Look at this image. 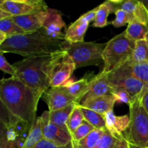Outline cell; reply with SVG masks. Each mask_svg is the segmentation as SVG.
Instances as JSON below:
<instances>
[{
  "label": "cell",
  "instance_id": "6da1fadb",
  "mask_svg": "<svg viewBox=\"0 0 148 148\" xmlns=\"http://www.w3.org/2000/svg\"><path fill=\"white\" fill-rule=\"evenodd\" d=\"M41 95L15 77L3 78L0 82V101L11 115L31 126L36 121V111Z\"/></svg>",
  "mask_w": 148,
  "mask_h": 148
},
{
  "label": "cell",
  "instance_id": "7a4b0ae2",
  "mask_svg": "<svg viewBox=\"0 0 148 148\" xmlns=\"http://www.w3.org/2000/svg\"><path fill=\"white\" fill-rule=\"evenodd\" d=\"M54 53L27 56L13 64L16 77L39 94L50 88L51 74Z\"/></svg>",
  "mask_w": 148,
  "mask_h": 148
},
{
  "label": "cell",
  "instance_id": "3957f363",
  "mask_svg": "<svg viewBox=\"0 0 148 148\" xmlns=\"http://www.w3.org/2000/svg\"><path fill=\"white\" fill-rule=\"evenodd\" d=\"M64 42L50 38L39 30L8 38L0 44V52L17 53L24 57L52 54L62 51Z\"/></svg>",
  "mask_w": 148,
  "mask_h": 148
},
{
  "label": "cell",
  "instance_id": "277c9868",
  "mask_svg": "<svg viewBox=\"0 0 148 148\" xmlns=\"http://www.w3.org/2000/svg\"><path fill=\"white\" fill-rule=\"evenodd\" d=\"M136 41L129 38L124 30L106 43L103 52V69L102 72L109 74L129 62L131 58Z\"/></svg>",
  "mask_w": 148,
  "mask_h": 148
},
{
  "label": "cell",
  "instance_id": "5b68a950",
  "mask_svg": "<svg viewBox=\"0 0 148 148\" xmlns=\"http://www.w3.org/2000/svg\"><path fill=\"white\" fill-rule=\"evenodd\" d=\"M1 148H23L33 126L13 116L1 104Z\"/></svg>",
  "mask_w": 148,
  "mask_h": 148
},
{
  "label": "cell",
  "instance_id": "8992f818",
  "mask_svg": "<svg viewBox=\"0 0 148 148\" xmlns=\"http://www.w3.org/2000/svg\"><path fill=\"white\" fill-rule=\"evenodd\" d=\"M130 124L123 134L130 144L148 148V114L142 104L141 98H136L130 106Z\"/></svg>",
  "mask_w": 148,
  "mask_h": 148
},
{
  "label": "cell",
  "instance_id": "52a82bcc",
  "mask_svg": "<svg viewBox=\"0 0 148 148\" xmlns=\"http://www.w3.org/2000/svg\"><path fill=\"white\" fill-rule=\"evenodd\" d=\"M106 43L95 42H78L69 43L65 41L63 49L75 62L77 69L88 66H96L103 63V52Z\"/></svg>",
  "mask_w": 148,
  "mask_h": 148
},
{
  "label": "cell",
  "instance_id": "ba28073f",
  "mask_svg": "<svg viewBox=\"0 0 148 148\" xmlns=\"http://www.w3.org/2000/svg\"><path fill=\"white\" fill-rule=\"evenodd\" d=\"M111 88L128 92L133 98H143L148 91V86L133 76L125 64L108 74Z\"/></svg>",
  "mask_w": 148,
  "mask_h": 148
},
{
  "label": "cell",
  "instance_id": "9c48e42d",
  "mask_svg": "<svg viewBox=\"0 0 148 148\" xmlns=\"http://www.w3.org/2000/svg\"><path fill=\"white\" fill-rule=\"evenodd\" d=\"M77 67L71 56L65 51L54 53L51 74L50 88L59 87L67 82Z\"/></svg>",
  "mask_w": 148,
  "mask_h": 148
},
{
  "label": "cell",
  "instance_id": "30bf717a",
  "mask_svg": "<svg viewBox=\"0 0 148 148\" xmlns=\"http://www.w3.org/2000/svg\"><path fill=\"white\" fill-rule=\"evenodd\" d=\"M0 10L12 16H20L46 11L49 7L42 0H1Z\"/></svg>",
  "mask_w": 148,
  "mask_h": 148
},
{
  "label": "cell",
  "instance_id": "8fae6325",
  "mask_svg": "<svg viewBox=\"0 0 148 148\" xmlns=\"http://www.w3.org/2000/svg\"><path fill=\"white\" fill-rule=\"evenodd\" d=\"M40 119L44 140L58 146H66L72 143V135L69 132L51 122L49 119V111H44Z\"/></svg>",
  "mask_w": 148,
  "mask_h": 148
},
{
  "label": "cell",
  "instance_id": "7c38bea8",
  "mask_svg": "<svg viewBox=\"0 0 148 148\" xmlns=\"http://www.w3.org/2000/svg\"><path fill=\"white\" fill-rule=\"evenodd\" d=\"M98 8V7H97L87 12L69 25L65 34V41L69 43L84 41V37L90 23L95 21Z\"/></svg>",
  "mask_w": 148,
  "mask_h": 148
},
{
  "label": "cell",
  "instance_id": "4fadbf2b",
  "mask_svg": "<svg viewBox=\"0 0 148 148\" xmlns=\"http://www.w3.org/2000/svg\"><path fill=\"white\" fill-rule=\"evenodd\" d=\"M42 96L49 106V111L62 109L76 104V100L63 85L49 88Z\"/></svg>",
  "mask_w": 148,
  "mask_h": 148
},
{
  "label": "cell",
  "instance_id": "5bb4252c",
  "mask_svg": "<svg viewBox=\"0 0 148 148\" xmlns=\"http://www.w3.org/2000/svg\"><path fill=\"white\" fill-rule=\"evenodd\" d=\"M66 29L62 13L54 9L49 8V15L40 30L50 38L64 40Z\"/></svg>",
  "mask_w": 148,
  "mask_h": 148
},
{
  "label": "cell",
  "instance_id": "9a60e30c",
  "mask_svg": "<svg viewBox=\"0 0 148 148\" xmlns=\"http://www.w3.org/2000/svg\"><path fill=\"white\" fill-rule=\"evenodd\" d=\"M96 75L93 72L85 74V76L80 79L73 81L69 79L63 85L67 89L69 93L75 98L77 105H79L86 94L89 92L92 86V82Z\"/></svg>",
  "mask_w": 148,
  "mask_h": 148
},
{
  "label": "cell",
  "instance_id": "2e32d148",
  "mask_svg": "<svg viewBox=\"0 0 148 148\" xmlns=\"http://www.w3.org/2000/svg\"><path fill=\"white\" fill-rule=\"evenodd\" d=\"M48 15L49 10L26 15L12 16L10 19L25 32L32 33L41 29Z\"/></svg>",
  "mask_w": 148,
  "mask_h": 148
},
{
  "label": "cell",
  "instance_id": "e0dca14e",
  "mask_svg": "<svg viewBox=\"0 0 148 148\" xmlns=\"http://www.w3.org/2000/svg\"><path fill=\"white\" fill-rule=\"evenodd\" d=\"M106 129L112 135L117 138L123 137V134L127 131L130 124V116L127 115L116 116L114 111H110L104 114Z\"/></svg>",
  "mask_w": 148,
  "mask_h": 148
},
{
  "label": "cell",
  "instance_id": "ac0fdd59",
  "mask_svg": "<svg viewBox=\"0 0 148 148\" xmlns=\"http://www.w3.org/2000/svg\"><path fill=\"white\" fill-rule=\"evenodd\" d=\"M116 102V100L115 97L112 94H108L82 101L79 105L84 108H88L98 114L104 115L108 111H112Z\"/></svg>",
  "mask_w": 148,
  "mask_h": 148
},
{
  "label": "cell",
  "instance_id": "d6986e66",
  "mask_svg": "<svg viewBox=\"0 0 148 148\" xmlns=\"http://www.w3.org/2000/svg\"><path fill=\"white\" fill-rule=\"evenodd\" d=\"M111 90L112 88L108 80V74L101 72L96 75L92 82L90 90L83 98V101L111 94Z\"/></svg>",
  "mask_w": 148,
  "mask_h": 148
},
{
  "label": "cell",
  "instance_id": "ffe728a7",
  "mask_svg": "<svg viewBox=\"0 0 148 148\" xmlns=\"http://www.w3.org/2000/svg\"><path fill=\"white\" fill-rule=\"evenodd\" d=\"M76 106L77 105H75V104H73V105L69 106L66 108L57 110V111H49V120H50L51 122L56 124V126H58L60 128L69 132L67 130V127H66V123H67L68 119H69V116L71 115L72 111H73Z\"/></svg>",
  "mask_w": 148,
  "mask_h": 148
},
{
  "label": "cell",
  "instance_id": "44dd1931",
  "mask_svg": "<svg viewBox=\"0 0 148 148\" xmlns=\"http://www.w3.org/2000/svg\"><path fill=\"white\" fill-rule=\"evenodd\" d=\"M126 35L131 40L137 41L145 40L148 33V26L133 19L125 30Z\"/></svg>",
  "mask_w": 148,
  "mask_h": 148
},
{
  "label": "cell",
  "instance_id": "7402d4cb",
  "mask_svg": "<svg viewBox=\"0 0 148 148\" xmlns=\"http://www.w3.org/2000/svg\"><path fill=\"white\" fill-rule=\"evenodd\" d=\"M148 62V45L147 41L140 40L136 41L135 48L131 58L127 62L130 64Z\"/></svg>",
  "mask_w": 148,
  "mask_h": 148
},
{
  "label": "cell",
  "instance_id": "603a6c76",
  "mask_svg": "<svg viewBox=\"0 0 148 148\" xmlns=\"http://www.w3.org/2000/svg\"><path fill=\"white\" fill-rule=\"evenodd\" d=\"M43 130L40 117L36 119V123L27 136L23 148H35L36 145L43 140Z\"/></svg>",
  "mask_w": 148,
  "mask_h": 148
},
{
  "label": "cell",
  "instance_id": "cb8c5ba5",
  "mask_svg": "<svg viewBox=\"0 0 148 148\" xmlns=\"http://www.w3.org/2000/svg\"><path fill=\"white\" fill-rule=\"evenodd\" d=\"M80 109L83 114L85 121H88L89 124L93 126L95 129L98 130H106V124L104 115L100 114L95 111L84 108L79 105Z\"/></svg>",
  "mask_w": 148,
  "mask_h": 148
},
{
  "label": "cell",
  "instance_id": "d4e9b609",
  "mask_svg": "<svg viewBox=\"0 0 148 148\" xmlns=\"http://www.w3.org/2000/svg\"><path fill=\"white\" fill-rule=\"evenodd\" d=\"M112 12V7L109 0L101 4V5L98 6L95 21L93 22L92 26L97 27H103L109 25L107 19L108 14Z\"/></svg>",
  "mask_w": 148,
  "mask_h": 148
},
{
  "label": "cell",
  "instance_id": "484cf974",
  "mask_svg": "<svg viewBox=\"0 0 148 148\" xmlns=\"http://www.w3.org/2000/svg\"><path fill=\"white\" fill-rule=\"evenodd\" d=\"M105 130L95 129L85 138L81 140L78 143H72L74 148H94L103 134Z\"/></svg>",
  "mask_w": 148,
  "mask_h": 148
},
{
  "label": "cell",
  "instance_id": "4316f807",
  "mask_svg": "<svg viewBox=\"0 0 148 148\" xmlns=\"http://www.w3.org/2000/svg\"><path fill=\"white\" fill-rule=\"evenodd\" d=\"M125 66L133 76L148 86V62L134 64L126 63Z\"/></svg>",
  "mask_w": 148,
  "mask_h": 148
},
{
  "label": "cell",
  "instance_id": "83f0119b",
  "mask_svg": "<svg viewBox=\"0 0 148 148\" xmlns=\"http://www.w3.org/2000/svg\"><path fill=\"white\" fill-rule=\"evenodd\" d=\"M84 121H85V118L79 105H77L72 111L71 115L69 116V119L66 123V127L71 135L77 130L78 127L83 124Z\"/></svg>",
  "mask_w": 148,
  "mask_h": 148
},
{
  "label": "cell",
  "instance_id": "f1b7e54d",
  "mask_svg": "<svg viewBox=\"0 0 148 148\" xmlns=\"http://www.w3.org/2000/svg\"><path fill=\"white\" fill-rule=\"evenodd\" d=\"M0 31L3 32L7 36V38L12 36L27 33V32L19 27L10 18L0 20Z\"/></svg>",
  "mask_w": 148,
  "mask_h": 148
},
{
  "label": "cell",
  "instance_id": "f546056e",
  "mask_svg": "<svg viewBox=\"0 0 148 148\" xmlns=\"http://www.w3.org/2000/svg\"><path fill=\"white\" fill-rule=\"evenodd\" d=\"M116 18L111 22V24L116 27H120L129 24L134 19L132 14L122 10H118L115 12Z\"/></svg>",
  "mask_w": 148,
  "mask_h": 148
},
{
  "label": "cell",
  "instance_id": "4dcf8cb0",
  "mask_svg": "<svg viewBox=\"0 0 148 148\" xmlns=\"http://www.w3.org/2000/svg\"><path fill=\"white\" fill-rule=\"evenodd\" d=\"M95 127L91 125L88 121H85L83 124L77 128V130L72 134V143H76L85 138L87 135L90 134L91 132L95 130Z\"/></svg>",
  "mask_w": 148,
  "mask_h": 148
},
{
  "label": "cell",
  "instance_id": "1f68e13d",
  "mask_svg": "<svg viewBox=\"0 0 148 148\" xmlns=\"http://www.w3.org/2000/svg\"><path fill=\"white\" fill-rule=\"evenodd\" d=\"M119 139L112 135L106 129L94 148H114Z\"/></svg>",
  "mask_w": 148,
  "mask_h": 148
},
{
  "label": "cell",
  "instance_id": "d6a6232c",
  "mask_svg": "<svg viewBox=\"0 0 148 148\" xmlns=\"http://www.w3.org/2000/svg\"><path fill=\"white\" fill-rule=\"evenodd\" d=\"M111 94H112L115 97L116 102L124 103L128 104L129 106L132 103L136 98H133L128 92L120 89H113L111 90Z\"/></svg>",
  "mask_w": 148,
  "mask_h": 148
},
{
  "label": "cell",
  "instance_id": "836d02e7",
  "mask_svg": "<svg viewBox=\"0 0 148 148\" xmlns=\"http://www.w3.org/2000/svg\"><path fill=\"white\" fill-rule=\"evenodd\" d=\"M133 16L134 20L148 26V10L142 1L139 2L137 9L133 13Z\"/></svg>",
  "mask_w": 148,
  "mask_h": 148
},
{
  "label": "cell",
  "instance_id": "e575fe53",
  "mask_svg": "<svg viewBox=\"0 0 148 148\" xmlns=\"http://www.w3.org/2000/svg\"><path fill=\"white\" fill-rule=\"evenodd\" d=\"M0 69L4 73H7L12 75V77H16V70L13 65H11L5 57L4 56V53L0 52Z\"/></svg>",
  "mask_w": 148,
  "mask_h": 148
},
{
  "label": "cell",
  "instance_id": "d590c367",
  "mask_svg": "<svg viewBox=\"0 0 148 148\" xmlns=\"http://www.w3.org/2000/svg\"><path fill=\"white\" fill-rule=\"evenodd\" d=\"M35 148H74V147L72 143L67 145L66 146H58L56 145L53 144V143H51V142L43 139V140H41V141L35 147Z\"/></svg>",
  "mask_w": 148,
  "mask_h": 148
},
{
  "label": "cell",
  "instance_id": "8d00e7d4",
  "mask_svg": "<svg viewBox=\"0 0 148 148\" xmlns=\"http://www.w3.org/2000/svg\"><path fill=\"white\" fill-rule=\"evenodd\" d=\"M114 148H130V143L126 140V139L123 136L122 137L119 139L118 142H117L116 145Z\"/></svg>",
  "mask_w": 148,
  "mask_h": 148
},
{
  "label": "cell",
  "instance_id": "74e56055",
  "mask_svg": "<svg viewBox=\"0 0 148 148\" xmlns=\"http://www.w3.org/2000/svg\"><path fill=\"white\" fill-rule=\"evenodd\" d=\"M142 104L148 114V91L142 98Z\"/></svg>",
  "mask_w": 148,
  "mask_h": 148
},
{
  "label": "cell",
  "instance_id": "f35d334b",
  "mask_svg": "<svg viewBox=\"0 0 148 148\" xmlns=\"http://www.w3.org/2000/svg\"><path fill=\"white\" fill-rule=\"evenodd\" d=\"M143 1V4H145V6L147 7V9L148 10V0H144V1Z\"/></svg>",
  "mask_w": 148,
  "mask_h": 148
},
{
  "label": "cell",
  "instance_id": "ab89813d",
  "mask_svg": "<svg viewBox=\"0 0 148 148\" xmlns=\"http://www.w3.org/2000/svg\"><path fill=\"white\" fill-rule=\"evenodd\" d=\"M130 148H143V147H139V146L134 145L130 144Z\"/></svg>",
  "mask_w": 148,
  "mask_h": 148
},
{
  "label": "cell",
  "instance_id": "60d3db41",
  "mask_svg": "<svg viewBox=\"0 0 148 148\" xmlns=\"http://www.w3.org/2000/svg\"><path fill=\"white\" fill-rule=\"evenodd\" d=\"M145 40H146V41H147V45H148V33H147V36H146V37H145Z\"/></svg>",
  "mask_w": 148,
  "mask_h": 148
}]
</instances>
